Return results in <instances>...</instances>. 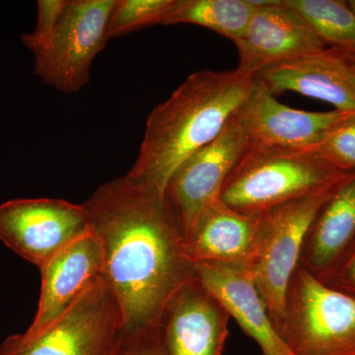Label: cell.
<instances>
[{
  "label": "cell",
  "instance_id": "1",
  "mask_svg": "<svg viewBox=\"0 0 355 355\" xmlns=\"http://www.w3.org/2000/svg\"><path fill=\"white\" fill-rule=\"evenodd\" d=\"M83 205L125 335L160 327L175 292L196 277L165 193L123 176L101 184Z\"/></svg>",
  "mask_w": 355,
  "mask_h": 355
},
{
  "label": "cell",
  "instance_id": "2",
  "mask_svg": "<svg viewBox=\"0 0 355 355\" xmlns=\"http://www.w3.org/2000/svg\"><path fill=\"white\" fill-rule=\"evenodd\" d=\"M254 84L253 76L237 69L190 74L149 114L139 155L125 176L164 193L175 170L218 137Z\"/></svg>",
  "mask_w": 355,
  "mask_h": 355
},
{
  "label": "cell",
  "instance_id": "3",
  "mask_svg": "<svg viewBox=\"0 0 355 355\" xmlns=\"http://www.w3.org/2000/svg\"><path fill=\"white\" fill-rule=\"evenodd\" d=\"M347 175L313 151L251 142L219 198L236 211L260 214L329 188Z\"/></svg>",
  "mask_w": 355,
  "mask_h": 355
},
{
  "label": "cell",
  "instance_id": "4",
  "mask_svg": "<svg viewBox=\"0 0 355 355\" xmlns=\"http://www.w3.org/2000/svg\"><path fill=\"white\" fill-rule=\"evenodd\" d=\"M343 180L259 214L256 250L245 270L263 298L279 334L284 326L287 291L299 266L308 229Z\"/></svg>",
  "mask_w": 355,
  "mask_h": 355
},
{
  "label": "cell",
  "instance_id": "5",
  "mask_svg": "<svg viewBox=\"0 0 355 355\" xmlns=\"http://www.w3.org/2000/svg\"><path fill=\"white\" fill-rule=\"evenodd\" d=\"M125 338L120 305L102 275L46 330L7 338L0 355H121Z\"/></svg>",
  "mask_w": 355,
  "mask_h": 355
},
{
  "label": "cell",
  "instance_id": "6",
  "mask_svg": "<svg viewBox=\"0 0 355 355\" xmlns=\"http://www.w3.org/2000/svg\"><path fill=\"white\" fill-rule=\"evenodd\" d=\"M279 335L292 355H355V298L298 266Z\"/></svg>",
  "mask_w": 355,
  "mask_h": 355
},
{
  "label": "cell",
  "instance_id": "7",
  "mask_svg": "<svg viewBox=\"0 0 355 355\" xmlns=\"http://www.w3.org/2000/svg\"><path fill=\"white\" fill-rule=\"evenodd\" d=\"M116 0H67L51 41L34 55V72L60 92L76 93L90 80L93 60L107 42V25Z\"/></svg>",
  "mask_w": 355,
  "mask_h": 355
},
{
  "label": "cell",
  "instance_id": "8",
  "mask_svg": "<svg viewBox=\"0 0 355 355\" xmlns=\"http://www.w3.org/2000/svg\"><path fill=\"white\" fill-rule=\"evenodd\" d=\"M250 144L246 130L234 114L216 139L187 158L173 173L164 193L182 240L198 216L219 200L226 180Z\"/></svg>",
  "mask_w": 355,
  "mask_h": 355
},
{
  "label": "cell",
  "instance_id": "9",
  "mask_svg": "<svg viewBox=\"0 0 355 355\" xmlns=\"http://www.w3.org/2000/svg\"><path fill=\"white\" fill-rule=\"evenodd\" d=\"M90 231L83 203L19 198L0 205V240L38 268Z\"/></svg>",
  "mask_w": 355,
  "mask_h": 355
},
{
  "label": "cell",
  "instance_id": "10",
  "mask_svg": "<svg viewBox=\"0 0 355 355\" xmlns=\"http://www.w3.org/2000/svg\"><path fill=\"white\" fill-rule=\"evenodd\" d=\"M257 6L246 32L235 42L238 71L254 76L273 64L328 48L307 21L284 0H252Z\"/></svg>",
  "mask_w": 355,
  "mask_h": 355
},
{
  "label": "cell",
  "instance_id": "11",
  "mask_svg": "<svg viewBox=\"0 0 355 355\" xmlns=\"http://www.w3.org/2000/svg\"><path fill=\"white\" fill-rule=\"evenodd\" d=\"M235 116L251 142L314 151L329 133L352 114L336 110L309 112L291 108L282 104L263 84L254 79L251 93Z\"/></svg>",
  "mask_w": 355,
  "mask_h": 355
},
{
  "label": "cell",
  "instance_id": "12",
  "mask_svg": "<svg viewBox=\"0 0 355 355\" xmlns=\"http://www.w3.org/2000/svg\"><path fill=\"white\" fill-rule=\"evenodd\" d=\"M272 94L299 93L355 114V53L328 48L273 64L254 76Z\"/></svg>",
  "mask_w": 355,
  "mask_h": 355
},
{
  "label": "cell",
  "instance_id": "13",
  "mask_svg": "<svg viewBox=\"0 0 355 355\" xmlns=\"http://www.w3.org/2000/svg\"><path fill=\"white\" fill-rule=\"evenodd\" d=\"M230 315L197 279L189 280L170 299L160 322L168 355H222Z\"/></svg>",
  "mask_w": 355,
  "mask_h": 355
},
{
  "label": "cell",
  "instance_id": "14",
  "mask_svg": "<svg viewBox=\"0 0 355 355\" xmlns=\"http://www.w3.org/2000/svg\"><path fill=\"white\" fill-rule=\"evenodd\" d=\"M40 270L41 297L34 321L25 331L28 336L46 330L102 277L101 245L90 231L55 254Z\"/></svg>",
  "mask_w": 355,
  "mask_h": 355
},
{
  "label": "cell",
  "instance_id": "15",
  "mask_svg": "<svg viewBox=\"0 0 355 355\" xmlns=\"http://www.w3.org/2000/svg\"><path fill=\"white\" fill-rule=\"evenodd\" d=\"M193 266L197 279L220 301L242 330L258 343L263 355H292L244 268L218 263H200Z\"/></svg>",
  "mask_w": 355,
  "mask_h": 355
},
{
  "label": "cell",
  "instance_id": "16",
  "mask_svg": "<svg viewBox=\"0 0 355 355\" xmlns=\"http://www.w3.org/2000/svg\"><path fill=\"white\" fill-rule=\"evenodd\" d=\"M259 222V214L236 211L219 198L182 240L184 254L193 265L218 263L246 268L256 250Z\"/></svg>",
  "mask_w": 355,
  "mask_h": 355
},
{
  "label": "cell",
  "instance_id": "17",
  "mask_svg": "<svg viewBox=\"0 0 355 355\" xmlns=\"http://www.w3.org/2000/svg\"><path fill=\"white\" fill-rule=\"evenodd\" d=\"M354 239L355 173H350L308 229L299 266L324 282Z\"/></svg>",
  "mask_w": 355,
  "mask_h": 355
},
{
  "label": "cell",
  "instance_id": "18",
  "mask_svg": "<svg viewBox=\"0 0 355 355\" xmlns=\"http://www.w3.org/2000/svg\"><path fill=\"white\" fill-rule=\"evenodd\" d=\"M256 9L252 0H174L162 25L200 26L235 43L246 32Z\"/></svg>",
  "mask_w": 355,
  "mask_h": 355
},
{
  "label": "cell",
  "instance_id": "19",
  "mask_svg": "<svg viewBox=\"0 0 355 355\" xmlns=\"http://www.w3.org/2000/svg\"><path fill=\"white\" fill-rule=\"evenodd\" d=\"M327 46L355 53V13L342 0H284Z\"/></svg>",
  "mask_w": 355,
  "mask_h": 355
},
{
  "label": "cell",
  "instance_id": "20",
  "mask_svg": "<svg viewBox=\"0 0 355 355\" xmlns=\"http://www.w3.org/2000/svg\"><path fill=\"white\" fill-rule=\"evenodd\" d=\"M174 0H116L107 25V39L163 24Z\"/></svg>",
  "mask_w": 355,
  "mask_h": 355
},
{
  "label": "cell",
  "instance_id": "21",
  "mask_svg": "<svg viewBox=\"0 0 355 355\" xmlns=\"http://www.w3.org/2000/svg\"><path fill=\"white\" fill-rule=\"evenodd\" d=\"M313 153L343 173H355V114L345 119Z\"/></svg>",
  "mask_w": 355,
  "mask_h": 355
},
{
  "label": "cell",
  "instance_id": "22",
  "mask_svg": "<svg viewBox=\"0 0 355 355\" xmlns=\"http://www.w3.org/2000/svg\"><path fill=\"white\" fill-rule=\"evenodd\" d=\"M67 4V0H40L38 20L34 31L21 37L23 44L32 51L33 55L46 48L51 41Z\"/></svg>",
  "mask_w": 355,
  "mask_h": 355
},
{
  "label": "cell",
  "instance_id": "23",
  "mask_svg": "<svg viewBox=\"0 0 355 355\" xmlns=\"http://www.w3.org/2000/svg\"><path fill=\"white\" fill-rule=\"evenodd\" d=\"M322 282L355 298V239Z\"/></svg>",
  "mask_w": 355,
  "mask_h": 355
},
{
  "label": "cell",
  "instance_id": "24",
  "mask_svg": "<svg viewBox=\"0 0 355 355\" xmlns=\"http://www.w3.org/2000/svg\"><path fill=\"white\" fill-rule=\"evenodd\" d=\"M121 355H168L160 327L125 335Z\"/></svg>",
  "mask_w": 355,
  "mask_h": 355
},
{
  "label": "cell",
  "instance_id": "25",
  "mask_svg": "<svg viewBox=\"0 0 355 355\" xmlns=\"http://www.w3.org/2000/svg\"><path fill=\"white\" fill-rule=\"evenodd\" d=\"M347 3H349L350 8H352L355 13V0H349V1H347Z\"/></svg>",
  "mask_w": 355,
  "mask_h": 355
}]
</instances>
